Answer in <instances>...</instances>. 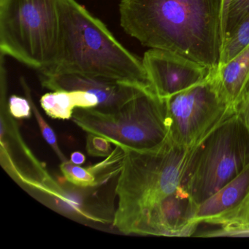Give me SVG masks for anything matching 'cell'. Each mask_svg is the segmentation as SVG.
<instances>
[{
    "mask_svg": "<svg viewBox=\"0 0 249 249\" xmlns=\"http://www.w3.org/2000/svg\"><path fill=\"white\" fill-rule=\"evenodd\" d=\"M214 75L223 97L237 110L249 91V46L230 62L218 66Z\"/></svg>",
    "mask_w": 249,
    "mask_h": 249,
    "instance_id": "obj_12",
    "label": "cell"
},
{
    "mask_svg": "<svg viewBox=\"0 0 249 249\" xmlns=\"http://www.w3.org/2000/svg\"><path fill=\"white\" fill-rule=\"evenodd\" d=\"M60 40V0H3L0 2L2 54L44 72L56 64Z\"/></svg>",
    "mask_w": 249,
    "mask_h": 249,
    "instance_id": "obj_4",
    "label": "cell"
},
{
    "mask_svg": "<svg viewBox=\"0 0 249 249\" xmlns=\"http://www.w3.org/2000/svg\"><path fill=\"white\" fill-rule=\"evenodd\" d=\"M192 148L169 141L157 151L124 150L116 194L117 210L113 225L131 234L147 211L181 186Z\"/></svg>",
    "mask_w": 249,
    "mask_h": 249,
    "instance_id": "obj_3",
    "label": "cell"
},
{
    "mask_svg": "<svg viewBox=\"0 0 249 249\" xmlns=\"http://www.w3.org/2000/svg\"><path fill=\"white\" fill-rule=\"evenodd\" d=\"M249 46V17L242 21L230 36L224 39L219 65L230 62Z\"/></svg>",
    "mask_w": 249,
    "mask_h": 249,
    "instance_id": "obj_14",
    "label": "cell"
},
{
    "mask_svg": "<svg viewBox=\"0 0 249 249\" xmlns=\"http://www.w3.org/2000/svg\"><path fill=\"white\" fill-rule=\"evenodd\" d=\"M193 223L220 226L226 232H249V164L235 178L196 207Z\"/></svg>",
    "mask_w": 249,
    "mask_h": 249,
    "instance_id": "obj_8",
    "label": "cell"
},
{
    "mask_svg": "<svg viewBox=\"0 0 249 249\" xmlns=\"http://www.w3.org/2000/svg\"><path fill=\"white\" fill-rule=\"evenodd\" d=\"M21 84L24 93H25L26 97L28 99L30 104H31L32 110H33L35 116H36V119H37L39 128H40V132H41L42 135H43L45 141L52 147V149L56 153V155L59 157V160H61L62 162L68 161V159L64 155L63 153L62 152L60 148L59 147V145H58L57 139H56V134H55L54 131L51 127L50 125L46 122L43 116L40 114L37 106L35 105L34 102H33V99H32L30 89H29L27 83L25 82V81L23 78L21 79Z\"/></svg>",
    "mask_w": 249,
    "mask_h": 249,
    "instance_id": "obj_16",
    "label": "cell"
},
{
    "mask_svg": "<svg viewBox=\"0 0 249 249\" xmlns=\"http://www.w3.org/2000/svg\"><path fill=\"white\" fill-rule=\"evenodd\" d=\"M197 205L181 186L143 214L132 234L190 236L198 224L193 223Z\"/></svg>",
    "mask_w": 249,
    "mask_h": 249,
    "instance_id": "obj_10",
    "label": "cell"
},
{
    "mask_svg": "<svg viewBox=\"0 0 249 249\" xmlns=\"http://www.w3.org/2000/svg\"><path fill=\"white\" fill-rule=\"evenodd\" d=\"M237 113L249 130V91L237 107Z\"/></svg>",
    "mask_w": 249,
    "mask_h": 249,
    "instance_id": "obj_20",
    "label": "cell"
},
{
    "mask_svg": "<svg viewBox=\"0 0 249 249\" xmlns=\"http://www.w3.org/2000/svg\"><path fill=\"white\" fill-rule=\"evenodd\" d=\"M71 119L87 133L126 149L157 151L170 141L167 100L152 91H142L112 111L76 108Z\"/></svg>",
    "mask_w": 249,
    "mask_h": 249,
    "instance_id": "obj_5",
    "label": "cell"
},
{
    "mask_svg": "<svg viewBox=\"0 0 249 249\" xmlns=\"http://www.w3.org/2000/svg\"><path fill=\"white\" fill-rule=\"evenodd\" d=\"M71 161L73 164H77V165H81L84 164L86 161V157L84 154L79 151H75L71 154Z\"/></svg>",
    "mask_w": 249,
    "mask_h": 249,
    "instance_id": "obj_21",
    "label": "cell"
},
{
    "mask_svg": "<svg viewBox=\"0 0 249 249\" xmlns=\"http://www.w3.org/2000/svg\"><path fill=\"white\" fill-rule=\"evenodd\" d=\"M40 81L43 87L52 91L83 90L92 93L99 100L96 108L104 111L117 110L146 91L118 81L78 74L40 73Z\"/></svg>",
    "mask_w": 249,
    "mask_h": 249,
    "instance_id": "obj_11",
    "label": "cell"
},
{
    "mask_svg": "<svg viewBox=\"0 0 249 249\" xmlns=\"http://www.w3.org/2000/svg\"><path fill=\"white\" fill-rule=\"evenodd\" d=\"M60 170L65 180L72 186L83 189H90L99 186L97 178L89 168L80 167L69 160L62 162Z\"/></svg>",
    "mask_w": 249,
    "mask_h": 249,
    "instance_id": "obj_15",
    "label": "cell"
},
{
    "mask_svg": "<svg viewBox=\"0 0 249 249\" xmlns=\"http://www.w3.org/2000/svg\"><path fill=\"white\" fill-rule=\"evenodd\" d=\"M170 141L196 146L212 129L237 113L223 97L214 71L207 79L167 99Z\"/></svg>",
    "mask_w": 249,
    "mask_h": 249,
    "instance_id": "obj_7",
    "label": "cell"
},
{
    "mask_svg": "<svg viewBox=\"0 0 249 249\" xmlns=\"http://www.w3.org/2000/svg\"><path fill=\"white\" fill-rule=\"evenodd\" d=\"M60 4L57 60L52 69L40 73L105 78L154 92L142 59L121 44L107 27L76 0H60Z\"/></svg>",
    "mask_w": 249,
    "mask_h": 249,
    "instance_id": "obj_2",
    "label": "cell"
},
{
    "mask_svg": "<svg viewBox=\"0 0 249 249\" xmlns=\"http://www.w3.org/2000/svg\"><path fill=\"white\" fill-rule=\"evenodd\" d=\"M77 93L76 90L46 93L40 99L42 108L52 119H72L74 110L79 107Z\"/></svg>",
    "mask_w": 249,
    "mask_h": 249,
    "instance_id": "obj_13",
    "label": "cell"
},
{
    "mask_svg": "<svg viewBox=\"0 0 249 249\" xmlns=\"http://www.w3.org/2000/svg\"><path fill=\"white\" fill-rule=\"evenodd\" d=\"M8 110L16 119H29L31 116L32 106L28 99L12 95L8 101Z\"/></svg>",
    "mask_w": 249,
    "mask_h": 249,
    "instance_id": "obj_19",
    "label": "cell"
},
{
    "mask_svg": "<svg viewBox=\"0 0 249 249\" xmlns=\"http://www.w3.org/2000/svg\"><path fill=\"white\" fill-rule=\"evenodd\" d=\"M154 92L167 100L202 82L213 70L183 55L151 49L142 59Z\"/></svg>",
    "mask_w": 249,
    "mask_h": 249,
    "instance_id": "obj_9",
    "label": "cell"
},
{
    "mask_svg": "<svg viewBox=\"0 0 249 249\" xmlns=\"http://www.w3.org/2000/svg\"><path fill=\"white\" fill-rule=\"evenodd\" d=\"M111 142L100 135L88 133L87 139V153L92 157H107L112 152Z\"/></svg>",
    "mask_w": 249,
    "mask_h": 249,
    "instance_id": "obj_18",
    "label": "cell"
},
{
    "mask_svg": "<svg viewBox=\"0 0 249 249\" xmlns=\"http://www.w3.org/2000/svg\"><path fill=\"white\" fill-rule=\"evenodd\" d=\"M231 0H223L222 6V22H223V34H224L226 21H227V13H228L229 6H230Z\"/></svg>",
    "mask_w": 249,
    "mask_h": 249,
    "instance_id": "obj_22",
    "label": "cell"
},
{
    "mask_svg": "<svg viewBox=\"0 0 249 249\" xmlns=\"http://www.w3.org/2000/svg\"><path fill=\"white\" fill-rule=\"evenodd\" d=\"M249 164V130L237 113L192 148L181 186L196 204L235 178Z\"/></svg>",
    "mask_w": 249,
    "mask_h": 249,
    "instance_id": "obj_6",
    "label": "cell"
},
{
    "mask_svg": "<svg viewBox=\"0 0 249 249\" xmlns=\"http://www.w3.org/2000/svg\"><path fill=\"white\" fill-rule=\"evenodd\" d=\"M223 0H122L121 26L151 49L216 70L224 43Z\"/></svg>",
    "mask_w": 249,
    "mask_h": 249,
    "instance_id": "obj_1",
    "label": "cell"
},
{
    "mask_svg": "<svg viewBox=\"0 0 249 249\" xmlns=\"http://www.w3.org/2000/svg\"><path fill=\"white\" fill-rule=\"evenodd\" d=\"M2 1H3V0H0V2H2Z\"/></svg>",
    "mask_w": 249,
    "mask_h": 249,
    "instance_id": "obj_23",
    "label": "cell"
},
{
    "mask_svg": "<svg viewBox=\"0 0 249 249\" xmlns=\"http://www.w3.org/2000/svg\"><path fill=\"white\" fill-rule=\"evenodd\" d=\"M249 17V0H231L224 29V40Z\"/></svg>",
    "mask_w": 249,
    "mask_h": 249,
    "instance_id": "obj_17",
    "label": "cell"
}]
</instances>
